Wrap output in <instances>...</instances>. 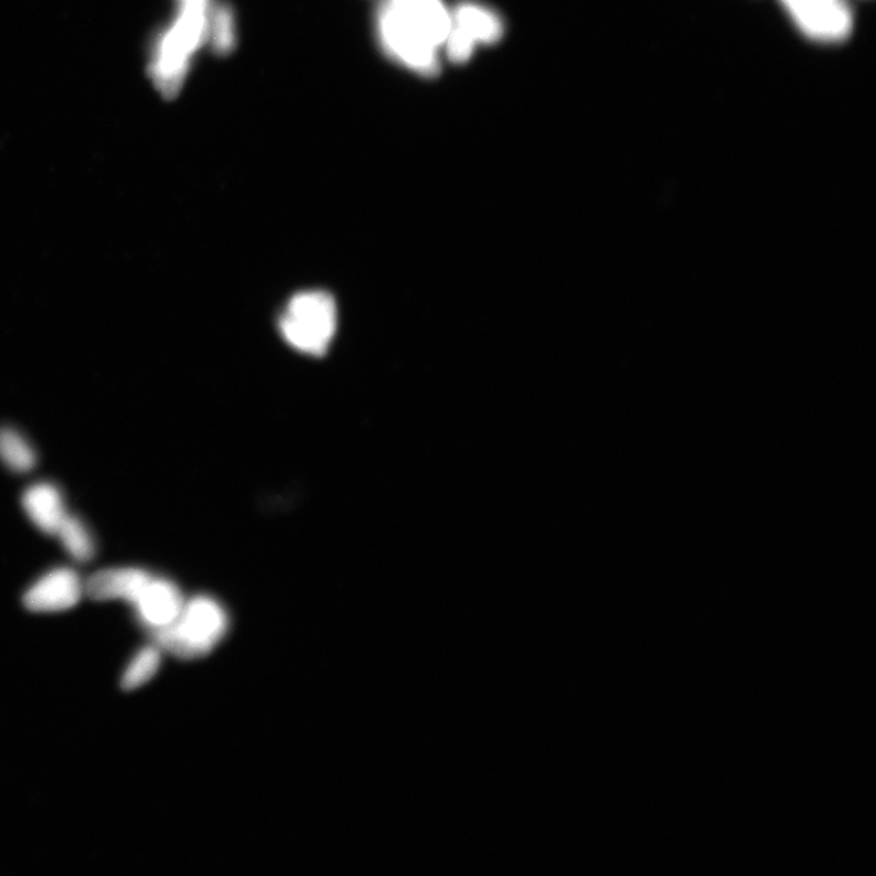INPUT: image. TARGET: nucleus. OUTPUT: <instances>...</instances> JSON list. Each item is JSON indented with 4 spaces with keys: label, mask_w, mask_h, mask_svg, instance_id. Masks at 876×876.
I'll return each instance as SVG.
<instances>
[{
    "label": "nucleus",
    "mask_w": 876,
    "mask_h": 876,
    "mask_svg": "<svg viewBox=\"0 0 876 876\" xmlns=\"http://www.w3.org/2000/svg\"><path fill=\"white\" fill-rule=\"evenodd\" d=\"M207 3L209 0H183L176 21L156 44L149 72L165 98L177 96L191 54L207 40Z\"/></svg>",
    "instance_id": "f257e3e1"
},
{
    "label": "nucleus",
    "mask_w": 876,
    "mask_h": 876,
    "mask_svg": "<svg viewBox=\"0 0 876 876\" xmlns=\"http://www.w3.org/2000/svg\"><path fill=\"white\" fill-rule=\"evenodd\" d=\"M230 627L228 611L210 595L186 601L175 624L152 634L161 650L179 660L193 661L210 655L221 644Z\"/></svg>",
    "instance_id": "f03ea898"
},
{
    "label": "nucleus",
    "mask_w": 876,
    "mask_h": 876,
    "mask_svg": "<svg viewBox=\"0 0 876 876\" xmlns=\"http://www.w3.org/2000/svg\"><path fill=\"white\" fill-rule=\"evenodd\" d=\"M338 326V309L330 294L295 295L280 320L283 338L293 349L320 357L328 352Z\"/></svg>",
    "instance_id": "7ed1b4c3"
},
{
    "label": "nucleus",
    "mask_w": 876,
    "mask_h": 876,
    "mask_svg": "<svg viewBox=\"0 0 876 876\" xmlns=\"http://www.w3.org/2000/svg\"><path fill=\"white\" fill-rule=\"evenodd\" d=\"M379 32L385 50L402 65L428 77L436 76L440 70L438 48L408 26L386 6L379 18Z\"/></svg>",
    "instance_id": "20e7f679"
},
{
    "label": "nucleus",
    "mask_w": 876,
    "mask_h": 876,
    "mask_svg": "<svg viewBox=\"0 0 876 876\" xmlns=\"http://www.w3.org/2000/svg\"><path fill=\"white\" fill-rule=\"evenodd\" d=\"M86 594L85 582L72 568H55L41 576L24 595L32 613L53 614L75 607Z\"/></svg>",
    "instance_id": "39448f33"
},
{
    "label": "nucleus",
    "mask_w": 876,
    "mask_h": 876,
    "mask_svg": "<svg viewBox=\"0 0 876 876\" xmlns=\"http://www.w3.org/2000/svg\"><path fill=\"white\" fill-rule=\"evenodd\" d=\"M184 604L186 598L175 582L152 576L131 605L138 622L154 634L175 624Z\"/></svg>",
    "instance_id": "423d86ee"
},
{
    "label": "nucleus",
    "mask_w": 876,
    "mask_h": 876,
    "mask_svg": "<svg viewBox=\"0 0 876 876\" xmlns=\"http://www.w3.org/2000/svg\"><path fill=\"white\" fill-rule=\"evenodd\" d=\"M386 7L436 48L445 44L452 14L442 0H388Z\"/></svg>",
    "instance_id": "0eeeda50"
},
{
    "label": "nucleus",
    "mask_w": 876,
    "mask_h": 876,
    "mask_svg": "<svg viewBox=\"0 0 876 876\" xmlns=\"http://www.w3.org/2000/svg\"><path fill=\"white\" fill-rule=\"evenodd\" d=\"M152 576L140 568L101 570L85 582L86 594L97 602L123 601L132 604Z\"/></svg>",
    "instance_id": "6e6552de"
},
{
    "label": "nucleus",
    "mask_w": 876,
    "mask_h": 876,
    "mask_svg": "<svg viewBox=\"0 0 876 876\" xmlns=\"http://www.w3.org/2000/svg\"><path fill=\"white\" fill-rule=\"evenodd\" d=\"M22 510L40 532L55 536L68 514L59 488L48 481L32 483L21 497Z\"/></svg>",
    "instance_id": "1a4fd4ad"
},
{
    "label": "nucleus",
    "mask_w": 876,
    "mask_h": 876,
    "mask_svg": "<svg viewBox=\"0 0 876 876\" xmlns=\"http://www.w3.org/2000/svg\"><path fill=\"white\" fill-rule=\"evenodd\" d=\"M452 26L462 31L478 44L499 42L504 32L501 18L486 7L462 3L452 13Z\"/></svg>",
    "instance_id": "9d476101"
},
{
    "label": "nucleus",
    "mask_w": 876,
    "mask_h": 876,
    "mask_svg": "<svg viewBox=\"0 0 876 876\" xmlns=\"http://www.w3.org/2000/svg\"><path fill=\"white\" fill-rule=\"evenodd\" d=\"M0 460L17 474H26L37 466V452L24 435L3 426L0 428Z\"/></svg>",
    "instance_id": "9b49d317"
},
{
    "label": "nucleus",
    "mask_w": 876,
    "mask_h": 876,
    "mask_svg": "<svg viewBox=\"0 0 876 876\" xmlns=\"http://www.w3.org/2000/svg\"><path fill=\"white\" fill-rule=\"evenodd\" d=\"M55 537L61 540L67 555L77 562H87L96 555L95 537L78 516L67 514Z\"/></svg>",
    "instance_id": "f8f14e48"
},
{
    "label": "nucleus",
    "mask_w": 876,
    "mask_h": 876,
    "mask_svg": "<svg viewBox=\"0 0 876 876\" xmlns=\"http://www.w3.org/2000/svg\"><path fill=\"white\" fill-rule=\"evenodd\" d=\"M163 655L164 651L154 642L138 650L122 674V689L125 691L140 689L152 681L163 664Z\"/></svg>",
    "instance_id": "ddd939ff"
},
{
    "label": "nucleus",
    "mask_w": 876,
    "mask_h": 876,
    "mask_svg": "<svg viewBox=\"0 0 876 876\" xmlns=\"http://www.w3.org/2000/svg\"><path fill=\"white\" fill-rule=\"evenodd\" d=\"M207 40L212 43L213 51L226 55L234 50V15L228 4L219 3L207 14Z\"/></svg>",
    "instance_id": "4468645a"
},
{
    "label": "nucleus",
    "mask_w": 876,
    "mask_h": 876,
    "mask_svg": "<svg viewBox=\"0 0 876 876\" xmlns=\"http://www.w3.org/2000/svg\"><path fill=\"white\" fill-rule=\"evenodd\" d=\"M445 45L449 59L456 64L467 63L477 48V44L455 26L449 30Z\"/></svg>",
    "instance_id": "2eb2a0df"
},
{
    "label": "nucleus",
    "mask_w": 876,
    "mask_h": 876,
    "mask_svg": "<svg viewBox=\"0 0 876 876\" xmlns=\"http://www.w3.org/2000/svg\"><path fill=\"white\" fill-rule=\"evenodd\" d=\"M182 2H183V0H182Z\"/></svg>",
    "instance_id": "dca6fc26"
}]
</instances>
